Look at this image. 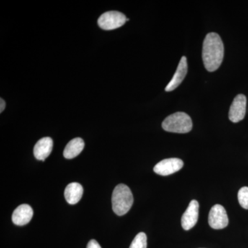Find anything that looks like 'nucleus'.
I'll list each match as a JSON object with an SVG mask.
<instances>
[{
  "mask_svg": "<svg viewBox=\"0 0 248 248\" xmlns=\"http://www.w3.org/2000/svg\"><path fill=\"white\" fill-rule=\"evenodd\" d=\"M224 46L221 37L215 32H210L203 41L202 58L205 69L209 72L217 71L223 62Z\"/></svg>",
  "mask_w": 248,
  "mask_h": 248,
  "instance_id": "obj_1",
  "label": "nucleus"
},
{
  "mask_svg": "<svg viewBox=\"0 0 248 248\" xmlns=\"http://www.w3.org/2000/svg\"><path fill=\"white\" fill-rule=\"evenodd\" d=\"M134 202L131 190L125 184H120L114 189L112 196V210L118 216H123L131 208Z\"/></svg>",
  "mask_w": 248,
  "mask_h": 248,
  "instance_id": "obj_2",
  "label": "nucleus"
},
{
  "mask_svg": "<svg viewBox=\"0 0 248 248\" xmlns=\"http://www.w3.org/2000/svg\"><path fill=\"white\" fill-rule=\"evenodd\" d=\"M162 128L170 133H187L192 128L190 116L185 112H178L166 117L163 122Z\"/></svg>",
  "mask_w": 248,
  "mask_h": 248,
  "instance_id": "obj_3",
  "label": "nucleus"
},
{
  "mask_svg": "<svg viewBox=\"0 0 248 248\" xmlns=\"http://www.w3.org/2000/svg\"><path fill=\"white\" fill-rule=\"evenodd\" d=\"M125 16L118 11H108L104 13L98 19V25L101 29L106 31L114 30L118 29L128 22Z\"/></svg>",
  "mask_w": 248,
  "mask_h": 248,
  "instance_id": "obj_4",
  "label": "nucleus"
},
{
  "mask_svg": "<svg viewBox=\"0 0 248 248\" xmlns=\"http://www.w3.org/2000/svg\"><path fill=\"white\" fill-rule=\"evenodd\" d=\"M208 222L213 229L221 230L226 228L229 223L226 209L219 204L214 205L209 213Z\"/></svg>",
  "mask_w": 248,
  "mask_h": 248,
  "instance_id": "obj_5",
  "label": "nucleus"
},
{
  "mask_svg": "<svg viewBox=\"0 0 248 248\" xmlns=\"http://www.w3.org/2000/svg\"><path fill=\"white\" fill-rule=\"evenodd\" d=\"M247 99L244 94L235 97L229 111V119L233 123H238L244 120L246 113Z\"/></svg>",
  "mask_w": 248,
  "mask_h": 248,
  "instance_id": "obj_6",
  "label": "nucleus"
},
{
  "mask_svg": "<svg viewBox=\"0 0 248 248\" xmlns=\"http://www.w3.org/2000/svg\"><path fill=\"white\" fill-rule=\"evenodd\" d=\"M184 166L182 159L170 158L160 161L154 167V172L161 176H168L180 170Z\"/></svg>",
  "mask_w": 248,
  "mask_h": 248,
  "instance_id": "obj_7",
  "label": "nucleus"
},
{
  "mask_svg": "<svg viewBox=\"0 0 248 248\" xmlns=\"http://www.w3.org/2000/svg\"><path fill=\"white\" fill-rule=\"evenodd\" d=\"M198 202L196 200L191 201L187 210L183 215L182 218V226L185 231L192 229L197 224L199 217Z\"/></svg>",
  "mask_w": 248,
  "mask_h": 248,
  "instance_id": "obj_8",
  "label": "nucleus"
},
{
  "mask_svg": "<svg viewBox=\"0 0 248 248\" xmlns=\"http://www.w3.org/2000/svg\"><path fill=\"white\" fill-rule=\"evenodd\" d=\"M33 216V210L28 204H22L14 210L12 221L16 226H23L28 224Z\"/></svg>",
  "mask_w": 248,
  "mask_h": 248,
  "instance_id": "obj_9",
  "label": "nucleus"
},
{
  "mask_svg": "<svg viewBox=\"0 0 248 248\" xmlns=\"http://www.w3.org/2000/svg\"><path fill=\"white\" fill-rule=\"evenodd\" d=\"M187 73V59L186 57H182V60L179 62V65L177 68L172 79L170 81L169 84L167 85L165 91L166 92H170V91H174V89H177L178 86H179L184 78H186V74Z\"/></svg>",
  "mask_w": 248,
  "mask_h": 248,
  "instance_id": "obj_10",
  "label": "nucleus"
},
{
  "mask_svg": "<svg viewBox=\"0 0 248 248\" xmlns=\"http://www.w3.org/2000/svg\"><path fill=\"white\" fill-rule=\"evenodd\" d=\"M53 141L50 138L41 139L34 147V156L37 160L45 161L53 151Z\"/></svg>",
  "mask_w": 248,
  "mask_h": 248,
  "instance_id": "obj_11",
  "label": "nucleus"
},
{
  "mask_svg": "<svg viewBox=\"0 0 248 248\" xmlns=\"http://www.w3.org/2000/svg\"><path fill=\"white\" fill-rule=\"evenodd\" d=\"M84 189L78 183H71L66 186L64 196L66 202L71 205H75L81 200Z\"/></svg>",
  "mask_w": 248,
  "mask_h": 248,
  "instance_id": "obj_12",
  "label": "nucleus"
},
{
  "mask_svg": "<svg viewBox=\"0 0 248 248\" xmlns=\"http://www.w3.org/2000/svg\"><path fill=\"white\" fill-rule=\"evenodd\" d=\"M85 143L81 138H75L68 142L64 151L63 156L66 159H71L76 157L84 150Z\"/></svg>",
  "mask_w": 248,
  "mask_h": 248,
  "instance_id": "obj_13",
  "label": "nucleus"
},
{
  "mask_svg": "<svg viewBox=\"0 0 248 248\" xmlns=\"http://www.w3.org/2000/svg\"><path fill=\"white\" fill-rule=\"evenodd\" d=\"M129 248H147V236L144 232L139 233Z\"/></svg>",
  "mask_w": 248,
  "mask_h": 248,
  "instance_id": "obj_14",
  "label": "nucleus"
},
{
  "mask_svg": "<svg viewBox=\"0 0 248 248\" xmlns=\"http://www.w3.org/2000/svg\"><path fill=\"white\" fill-rule=\"evenodd\" d=\"M238 200L241 206L248 210V187H243L238 192Z\"/></svg>",
  "mask_w": 248,
  "mask_h": 248,
  "instance_id": "obj_15",
  "label": "nucleus"
},
{
  "mask_svg": "<svg viewBox=\"0 0 248 248\" xmlns=\"http://www.w3.org/2000/svg\"><path fill=\"white\" fill-rule=\"evenodd\" d=\"M86 248H102V247H101L100 245L99 244L97 241L93 239L89 241Z\"/></svg>",
  "mask_w": 248,
  "mask_h": 248,
  "instance_id": "obj_16",
  "label": "nucleus"
},
{
  "mask_svg": "<svg viewBox=\"0 0 248 248\" xmlns=\"http://www.w3.org/2000/svg\"><path fill=\"white\" fill-rule=\"evenodd\" d=\"M0 112H2V111L4 110L5 107H6V103H5L4 99H0Z\"/></svg>",
  "mask_w": 248,
  "mask_h": 248,
  "instance_id": "obj_17",
  "label": "nucleus"
}]
</instances>
